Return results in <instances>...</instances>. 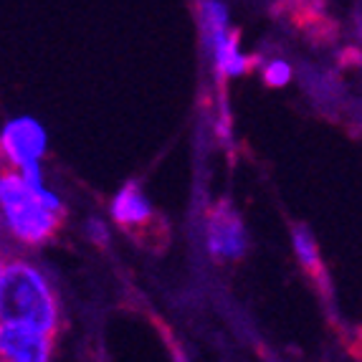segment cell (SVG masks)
<instances>
[{"label":"cell","instance_id":"cell-1","mask_svg":"<svg viewBox=\"0 0 362 362\" xmlns=\"http://www.w3.org/2000/svg\"><path fill=\"white\" fill-rule=\"evenodd\" d=\"M0 325L30 327L56 334L61 302L49 276L30 261H6L0 272Z\"/></svg>","mask_w":362,"mask_h":362},{"label":"cell","instance_id":"cell-2","mask_svg":"<svg viewBox=\"0 0 362 362\" xmlns=\"http://www.w3.org/2000/svg\"><path fill=\"white\" fill-rule=\"evenodd\" d=\"M64 206L49 187H30L16 170H0V223L18 243L41 246L61 228Z\"/></svg>","mask_w":362,"mask_h":362},{"label":"cell","instance_id":"cell-3","mask_svg":"<svg viewBox=\"0 0 362 362\" xmlns=\"http://www.w3.org/2000/svg\"><path fill=\"white\" fill-rule=\"evenodd\" d=\"M49 134L43 124L33 117H16L0 129V163L11 170H21L25 165L41 163L46 155Z\"/></svg>","mask_w":362,"mask_h":362},{"label":"cell","instance_id":"cell-4","mask_svg":"<svg viewBox=\"0 0 362 362\" xmlns=\"http://www.w3.org/2000/svg\"><path fill=\"white\" fill-rule=\"evenodd\" d=\"M206 241H208V251H211L216 259L235 261L246 254L248 235L241 223V218L235 216L233 208L218 206L208 213Z\"/></svg>","mask_w":362,"mask_h":362},{"label":"cell","instance_id":"cell-5","mask_svg":"<svg viewBox=\"0 0 362 362\" xmlns=\"http://www.w3.org/2000/svg\"><path fill=\"white\" fill-rule=\"evenodd\" d=\"M54 334L30 327L0 325V362H51Z\"/></svg>","mask_w":362,"mask_h":362},{"label":"cell","instance_id":"cell-6","mask_svg":"<svg viewBox=\"0 0 362 362\" xmlns=\"http://www.w3.org/2000/svg\"><path fill=\"white\" fill-rule=\"evenodd\" d=\"M109 213H112V218H115V223L119 226V228L132 230V233H137V235L155 228V211H152V203L147 200V195L142 193V187H139L137 182H127V185L112 198Z\"/></svg>","mask_w":362,"mask_h":362},{"label":"cell","instance_id":"cell-7","mask_svg":"<svg viewBox=\"0 0 362 362\" xmlns=\"http://www.w3.org/2000/svg\"><path fill=\"white\" fill-rule=\"evenodd\" d=\"M206 49L211 51L213 66H216L218 76L221 78H235L251 69V56H246L241 51L238 36L228 28H216L206 30Z\"/></svg>","mask_w":362,"mask_h":362},{"label":"cell","instance_id":"cell-8","mask_svg":"<svg viewBox=\"0 0 362 362\" xmlns=\"http://www.w3.org/2000/svg\"><path fill=\"white\" fill-rule=\"evenodd\" d=\"M291 241H294V251L302 261V266L307 269V274L317 281H327L325 276V269H322V259H320V248H317V241H314V235L309 228L304 226H296L291 230Z\"/></svg>","mask_w":362,"mask_h":362},{"label":"cell","instance_id":"cell-9","mask_svg":"<svg viewBox=\"0 0 362 362\" xmlns=\"http://www.w3.org/2000/svg\"><path fill=\"white\" fill-rule=\"evenodd\" d=\"M261 76H264V81L269 86L281 89V86H286L291 81L294 69H291V64L286 59H266L261 64Z\"/></svg>","mask_w":362,"mask_h":362},{"label":"cell","instance_id":"cell-10","mask_svg":"<svg viewBox=\"0 0 362 362\" xmlns=\"http://www.w3.org/2000/svg\"><path fill=\"white\" fill-rule=\"evenodd\" d=\"M86 228H89L91 241L99 243V246H104V243L109 241V230H107V226H104L102 221H97V218H94V221H89V226H86Z\"/></svg>","mask_w":362,"mask_h":362},{"label":"cell","instance_id":"cell-11","mask_svg":"<svg viewBox=\"0 0 362 362\" xmlns=\"http://www.w3.org/2000/svg\"><path fill=\"white\" fill-rule=\"evenodd\" d=\"M281 3H284L286 8H291V11L302 13V16H309V18H312L314 8H317L320 0H281Z\"/></svg>","mask_w":362,"mask_h":362},{"label":"cell","instance_id":"cell-12","mask_svg":"<svg viewBox=\"0 0 362 362\" xmlns=\"http://www.w3.org/2000/svg\"><path fill=\"white\" fill-rule=\"evenodd\" d=\"M3 264H6V261H3V256H0V272H3Z\"/></svg>","mask_w":362,"mask_h":362}]
</instances>
